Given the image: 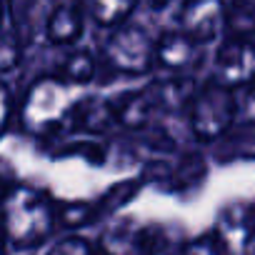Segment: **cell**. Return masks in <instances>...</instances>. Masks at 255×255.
I'll return each instance as SVG.
<instances>
[{
    "mask_svg": "<svg viewBox=\"0 0 255 255\" xmlns=\"http://www.w3.org/2000/svg\"><path fill=\"white\" fill-rule=\"evenodd\" d=\"M183 253H185V243H178V240L170 238L165 230L150 233L148 255H183Z\"/></svg>",
    "mask_w": 255,
    "mask_h": 255,
    "instance_id": "obj_17",
    "label": "cell"
},
{
    "mask_svg": "<svg viewBox=\"0 0 255 255\" xmlns=\"http://www.w3.org/2000/svg\"><path fill=\"white\" fill-rule=\"evenodd\" d=\"M225 25V5L218 3H185L178 8V30L195 43H213Z\"/></svg>",
    "mask_w": 255,
    "mask_h": 255,
    "instance_id": "obj_9",
    "label": "cell"
},
{
    "mask_svg": "<svg viewBox=\"0 0 255 255\" xmlns=\"http://www.w3.org/2000/svg\"><path fill=\"white\" fill-rule=\"evenodd\" d=\"M8 240L13 248L30 250L50 238L55 230V205L50 198L30 185H13L5 195Z\"/></svg>",
    "mask_w": 255,
    "mask_h": 255,
    "instance_id": "obj_1",
    "label": "cell"
},
{
    "mask_svg": "<svg viewBox=\"0 0 255 255\" xmlns=\"http://www.w3.org/2000/svg\"><path fill=\"white\" fill-rule=\"evenodd\" d=\"M183 255H228V253H225L223 245L215 240V235H203V238L188 240Z\"/></svg>",
    "mask_w": 255,
    "mask_h": 255,
    "instance_id": "obj_19",
    "label": "cell"
},
{
    "mask_svg": "<svg viewBox=\"0 0 255 255\" xmlns=\"http://www.w3.org/2000/svg\"><path fill=\"white\" fill-rule=\"evenodd\" d=\"M190 130L198 140H218L238 123L235 90L208 83L190 98Z\"/></svg>",
    "mask_w": 255,
    "mask_h": 255,
    "instance_id": "obj_2",
    "label": "cell"
},
{
    "mask_svg": "<svg viewBox=\"0 0 255 255\" xmlns=\"http://www.w3.org/2000/svg\"><path fill=\"white\" fill-rule=\"evenodd\" d=\"M235 105H238V123L255 125V83L235 93Z\"/></svg>",
    "mask_w": 255,
    "mask_h": 255,
    "instance_id": "obj_18",
    "label": "cell"
},
{
    "mask_svg": "<svg viewBox=\"0 0 255 255\" xmlns=\"http://www.w3.org/2000/svg\"><path fill=\"white\" fill-rule=\"evenodd\" d=\"M150 230H143L130 218L113 220L103 228L95 250L98 255H148Z\"/></svg>",
    "mask_w": 255,
    "mask_h": 255,
    "instance_id": "obj_8",
    "label": "cell"
},
{
    "mask_svg": "<svg viewBox=\"0 0 255 255\" xmlns=\"http://www.w3.org/2000/svg\"><path fill=\"white\" fill-rule=\"evenodd\" d=\"M48 255H98V250H95V245H93L90 240H85L83 235H68V238L58 240V243L48 250Z\"/></svg>",
    "mask_w": 255,
    "mask_h": 255,
    "instance_id": "obj_16",
    "label": "cell"
},
{
    "mask_svg": "<svg viewBox=\"0 0 255 255\" xmlns=\"http://www.w3.org/2000/svg\"><path fill=\"white\" fill-rule=\"evenodd\" d=\"M215 83L235 90L255 83V40L228 38L215 53Z\"/></svg>",
    "mask_w": 255,
    "mask_h": 255,
    "instance_id": "obj_6",
    "label": "cell"
},
{
    "mask_svg": "<svg viewBox=\"0 0 255 255\" xmlns=\"http://www.w3.org/2000/svg\"><path fill=\"white\" fill-rule=\"evenodd\" d=\"M203 63V45L195 43L190 35H185L183 30H165L158 38V48H155V65L178 73V75H188L195 68H200Z\"/></svg>",
    "mask_w": 255,
    "mask_h": 255,
    "instance_id": "obj_7",
    "label": "cell"
},
{
    "mask_svg": "<svg viewBox=\"0 0 255 255\" xmlns=\"http://www.w3.org/2000/svg\"><path fill=\"white\" fill-rule=\"evenodd\" d=\"M225 28L230 38L253 40L255 38V3L225 5Z\"/></svg>",
    "mask_w": 255,
    "mask_h": 255,
    "instance_id": "obj_15",
    "label": "cell"
},
{
    "mask_svg": "<svg viewBox=\"0 0 255 255\" xmlns=\"http://www.w3.org/2000/svg\"><path fill=\"white\" fill-rule=\"evenodd\" d=\"M213 235L228 255H255V203L233 200L223 205Z\"/></svg>",
    "mask_w": 255,
    "mask_h": 255,
    "instance_id": "obj_5",
    "label": "cell"
},
{
    "mask_svg": "<svg viewBox=\"0 0 255 255\" xmlns=\"http://www.w3.org/2000/svg\"><path fill=\"white\" fill-rule=\"evenodd\" d=\"M85 28V8L75 3H60L50 10L45 20V38L55 45L75 43Z\"/></svg>",
    "mask_w": 255,
    "mask_h": 255,
    "instance_id": "obj_11",
    "label": "cell"
},
{
    "mask_svg": "<svg viewBox=\"0 0 255 255\" xmlns=\"http://www.w3.org/2000/svg\"><path fill=\"white\" fill-rule=\"evenodd\" d=\"M133 10H135V3H123V0L120 3H90V5H85V13L90 15V20L95 25L113 28V30L123 28L128 15Z\"/></svg>",
    "mask_w": 255,
    "mask_h": 255,
    "instance_id": "obj_14",
    "label": "cell"
},
{
    "mask_svg": "<svg viewBox=\"0 0 255 255\" xmlns=\"http://www.w3.org/2000/svg\"><path fill=\"white\" fill-rule=\"evenodd\" d=\"M60 80H65L68 85H85L95 78V60L88 50H73L63 58V65H60V73H58Z\"/></svg>",
    "mask_w": 255,
    "mask_h": 255,
    "instance_id": "obj_13",
    "label": "cell"
},
{
    "mask_svg": "<svg viewBox=\"0 0 255 255\" xmlns=\"http://www.w3.org/2000/svg\"><path fill=\"white\" fill-rule=\"evenodd\" d=\"M23 55V43H20V28L15 25L13 18V5L5 8V20H3V40H0V68L3 73H10Z\"/></svg>",
    "mask_w": 255,
    "mask_h": 255,
    "instance_id": "obj_12",
    "label": "cell"
},
{
    "mask_svg": "<svg viewBox=\"0 0 255 255\" xmlns=\"http://www.w3.org/2000/svg\"><path fill=\"white\" fill-rule=\"evenodd\" d=\"M155 48H158V40H153L145 28L125 23L123 28L108 35L103 55H105V63L118 73L143 75L155 65Z\"/></svg>",
    "mask_w": 255,
    "mask_h": 255,
    "instance_id": "obj_4",
    "label": "cell"
},
{
    "mask_svg": "<svg viewBox=\"0 0 255 255\" xmlns=\"http://www.w3.org/2000/svg\"><path fill=\"white\" fill-rule=\"evenodd\" d=\"M73 108L70 98V85L65 80L55 78H40L35 80L23 103H20V120L28 130L33 133H45L50 128H58Z\"/></svg>",
    "mask_w": 255,
    "mask_h": 255,
    "instance_id": "obj_3",
    "label": "cell"
},
{
    "mask_svg": "<svg viewBox=\"0 0 255 255\" xmlns=\"http://www.w3.org/2000/svg\"><path fill=\"white\" fill-rule=\"evenodd\" d=\"M158 105H165L160 88H150V90H133V93L120 95L118 100L110 103V110L118 123L128 128H143L153 118Z\"/></svg>",
    "mask_w": 255,
    "mask_h": 255,
    "instance_id": "obj_10",
    "label": "cell"
}]
</instances>
